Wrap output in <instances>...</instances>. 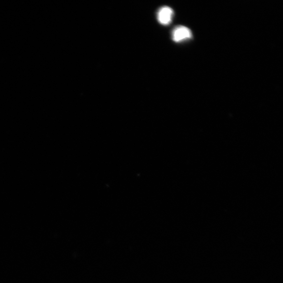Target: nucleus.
Listing matches in <instances>:
<instances>
[{
    "instance_id": "2",
    "label": "nucleus",
    "mask_w": 283,
    "mask_h": 283,
    "mask_svg": "<svg viewBox=\"0 0 283 283\" xmlns=\"http://www.w3.org/2000/svg\"><path fill=\"white\" fill-rule=\"evenodd\" d=\"M174 14V11L170 7L163 6L158 11L157 20L162 25H169L172 21Z\"/></svg>"
},
{
    "instance_id": "1",
    "label": "nucleus",
    "mask_w": 283,
    "mask_h": 283,
    "mask_svg": "<svg viewBox=\"0 0 283 283\" xmlns=\"http://www.w3.org/2000/svg\"><path fill=\"white\" fill-rule=\"evenodd\" d=\"M172 36L173 41L178 43L191 39L192 38V33L187 27L178 26L174 29Z\"/></svg>"
}]
</instances>
